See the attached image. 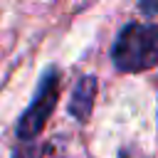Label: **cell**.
<instances>
[{"label":"cell","mask_w":158,"mask_h":158,"mask_svg":"<svg viewBox=\"0 0 158 158\" xmlns=\"http://www.w3.org/2000/svg\"><path fill=\"white\" fill-rule=\"evenodd\" d=\"M111 62L118 72L138 74L158 64V25L128 22L111 44Z\"/></svg>","instance_id":"6da1fadb"},{"label":"cell","mask_w":158,"mask_h":158,"mask_svg":"<svg viewBox=\"0 0 158 158\" xmlns=\"http://www.w3.org/2000/svg\"><path fill=\"white\" fill-rule=\"evenodd\" d=\"M59 84H62L59 72L54 67H49L44 72V77L40 79L30 106L25 109V114L17 121L15 133H17L20 141H35L40 136V131L47 126V121H49V116H52V111L59 101Z\"/></svg>","instance_id":"7a4b0ae2"},{"label":"cell","mask_w":158,"mask_h":158,"mask_svg":"<svg viewBox=\"0 0 158 158\" xmlns=\"http://www.w3.org/2000/svg\"><path fill=\"white\" fill-rule=\"evenodd\" d=\"M94 99H96V79L91 74L81 77L72 91V99H69V114L77 118V121H86L91 116V109H94Z\"/></svg>","instance_id":"3957f363"},{"label":"cell","mask_w":158,"mask_h":158,"mask_svg":"<svg viewBox=\"0 0 158 158\" xmlns=\"http://www.w3.org/2000/svg\"><path fill=\"white\" fill-rule=\"evenodd\" d=\"M12 158H44V153H42V148H40L37 143L25 141L22 146H17V148L12 151Z\"/></svg>","instance_id":"277c9868"},{"label":"cell","mask_w":158,"mask_h":158,"mask_svg":"<svg viewBox=\"0 0 158 158\" xmlns=\"http://www.w3.org/2000/svg\"><path fill=\"white\" fill-rule=\"evenodd\" d=\"M52 158H64V156H52Z\"/></svg>","instance_id":"5b68a950"}]
</instances>
